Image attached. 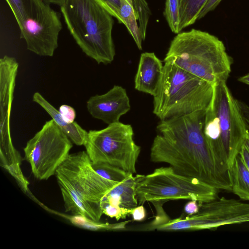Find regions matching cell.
Returning <instances> with one entry per match:
<instances>
[{
	"mask_svg": "<svg viewBox=\"0 0 249 249\" xmlns=\"http://www.w3.org/2000/svg\"><path fill=\"white\" fill-rule=\"evenodd\" d=\"M219 190L199 180L176 172L171 167H162L146 176L139 175L136 185L138 205L145 202L170 200H195L205 203L219 198Z\"/></svg>",
	"mask_w": 249,
	"mask_h": 249,
	"instance_id": "8992f818",
	"label": "cell"
},
{
	"mask_svg": "<svg viewBox=\"0 0 249 249\" xmlns=\"http://www.w3.org/2000/svg\"><path fill=\"white\" fill-rule=\"evenodd\" d=\"M200 202L195 200H191L187 203L184 208V212L189 215L197 213L200 208Z\"/></svg>",
	"mask_w": 249,
	"mask_h": 249,
	"instance_id": "f1b7e54d",
	"label": "cell"
},
{
	"mask_svg": "<svg viewBox=\"0 0 249 249\" xmlns=\"http://www.w3.org/2000/svg\"><path fill=\"white\" fill-rule=\"evenodd\" d=\"M20 29L27 49L41 56H53L58 46L59 35L62 29L59 13L50 4L44 2L32 17L24 20Z\"/></svg>",
	"mask_w": 249,
	"mask_h": 249,
	"instance_id": "8fae6325",
	"label": "cell"
},
{
	"mask_svg": "<svg viewBox=\"0 0 249 249\" xmlns=\"http://www.w3.org/2000/svg\"><path fill=\"white\" fill-rule=\"evenodd\" d=\"M163 68L164 65L154 53H142L135 77V89L154 96L162 78Z\"/></svg>",
	"mask_w": 249,
	"mask_h": 249,
	"instance_id": "5bb4252c",
	"label": "cell"
},
{
	"mask_svg": "<svg viewBox=\"0 0 249 249\" xmlns=\"http://www.w3.org/2000/svg\"><path fill=\"white\" fill-rule=\"evenodd\" d=\"M169 63L214 85L226 81L232 59L216 36L195 29L179 33L164 58Z\"/></svg>",
	"mask_w": 249,
	"mask_h": 249,
	"instance_id": "3957f363",
	"label": "cell"
},
{
	"mask_svg": "<svg viewBox=\"0 0 249 249\" xmlns=\"http://www.w3.org/2000/svg\"><path fill=\"white\" fill-rule=\"evenodd\" d=\"M60 7L68 29L83 53L98 64L111 63L115 55L113 17L96 0H64Z\"/></svg>",
	"mask_w": 249,
	"mask_h": 249,
	"instance_id": "277c9868",
	"label": "cell"
},
{
	"mask_svg": "<svg viewBox=\"0 0 249 249\" xmlns=\"http://www.w3.org/2000/svg\"><path fill=\"white\" fill-rule=\"evenodd\" d=\"M133 136L130 124L119 122L89 130L84 145L92 163H107L133 174L141 151Z\"/></svg>",
	"mask_w": 249,
	"mask_h": 249,
	"instance_id": "52a82bcc",
	"label": "cell"
},
{
	"mask_svg": "<svg viewBox=\"0 0 249 249\" xmlns=\"http://www.w3.org/2000/svg\"><path fill=\"white\" fill-rule=\"evenodd\" d=\"M249 223V203L224 197L201 203L197 213L164 220L152 229L161 231L214 230L226 225Z\"/></svg>",
	"mask_w": 249,
	"mask_h": 249,
	"instance_id": "9c48e42d",
	"label": "cell"
},
{
	"mask_svg": "<svg viewBox=\"0 0 249 249\" xmlns=\"http://www.w3.org/2000/svg\"><path fill=\"white\" fill-rule=\"evenodd\" d=\"M113 17L115 18L120 23L124 24L120 15V0H96Z\"/></svg>",
	"mask_w": 249,
	"mask_h": 249,
	"instance_id": "d4e9b609",
	"label": "cell"
},
{
	"mask_svg": "<svg viewBox=\"0 0 249 249\" xmlns=\"http://www.w3.org/2000/svg\"><path fill=\"white\" fill-rule=\"evenodd\" d=\"M55 175L58 183L66 185L83 200L101 208L103 198L119 183L99 175L84 151L69 154Z\"/></svg>",
	"mask_w": 249,
	"mask_h": 249,
	"instance_id": "30bf717a",
	"label": "cell"
},
{
	"mask_svg": "<svg viewBox=\"0 0 249 249\" xmlns=\"http://www.w3.org/2000/svg\"><path fill=\"white\" fill-rule=\"evenodd\" d=\"M203 133L218 164L230 174L234 159L245 144L248 129L241 103L232 96L226 81L213 86Z\"/></svg>",
	"mask_w": 249,
	"mask_h": 249,
	"instance_id": "7a4b0ae2",
	"label": "cell"
},
{
	"mask_svg": "<svg viewBox=\"0 0 249 249\" xmlns=\"http://www.w3.org/2000/svg\"><path fill=\"white\" fill-rule=\"evenodd\" d=\"M139 175L130 174L124 181L115 185L103 198L101 207L106 205L131 210L138 205L135 189Z\"/></svg>",
	"mask_w": 249,
	"mask_h": 249,
	"instance_id": "9a60e30c",
	"label": "cell"
},
{
	"mask_svg": "<svg viewBox=\"0 0 249 249\" xmlns=\"http://www.w3.org/2000/svg\"><path fill=\"white\" fill-rule=\"evenodd\" d=\"M130 214L134 221H141L146 216V211L142 205H139L131 209Z\"/></svg>",
	"mask_w": 249,
	"mask_h": 249,
	"instance_id": "83f0119b",
	"label": "cell"
},
{
	"mask_svg": "<svg viewBox=\"0 0 249 249\" xmlns=\"http://www.w3.org/2000/svg\"><path fill=\"white\" fill-rule=\"evenodd\" d=\"M222 0H208L204 7L201 11L198 19L204 17L209 12L214 10Z\"/></svg>",
	"mask_w": 249,
	"mask_h": 249,
	"instance_id": "f546056e",
	"label": "cell"
},
{
	"mask_svg": "<svg viewBox=\"0 0 249 249\" xmlns=\"http://www.w3.org/2000/svg\"><path fill=\"white\" fill-rule=\"evenodd\" d=\"M16 59L5 55L0 59V145H12L10 133V116L18 73Z\"/></svg>",
	"mask_w": 249,
	"mask_h": 249,
	"instance_id": "7c38bea8",
	"label": "cell"
},
{
	"mask_svg": "<svg viewBox=\"0 0 249 249\" xmlns=\"http://www.w3.org/2000/svg\"><path fill=\"white\" fill-rule=\"evenodd\" d=\"M239 154L245 165L249 171V150L245 144L242 147Z\"/></svg>",
	"mask_w": 249,
	"mask_h": 249,
	"instance_id": "4dcf8cb0",
	"label": "cell"
},
{
	"mask_svg": "<svg viewBox=\"0 0 249 249\" xmlns=\"http://www.w3.org/2000/svg\"><path fill=\"white\" fill-rule=\"evenodd\" d=\"M120 0L121 3L120 15L124 22V25L132 36L138 49L141 50L143 40L141 37L139 26L137 24L132 0Z\"/></svg>",
	"mask_w": 249,
	"mask_h": 249,
	"instance_id": "44dd1931",
	"label": "cell"
},
{
	"mask_svg": "<svg viewBox=\"0 0 249 249\" xmlns=\"http://www.w3.org/2000/svg\"><path fill=\"white\" fill-rule=\"evenodd\" d=\"M58 183L66 212L71 213L92 222L97 223L99 221L103 214L101 208L83 200L66 185L61 183Z\"/></svg>",
	"mask_w": 249,
	"mask_h": 249,
	"instance_id": "e0dca14e",
	"label": "cell"
},
{
	"mask_svg": "<svg viewBox=\"0 0 249 249\" xmlns=\"http://www.w3.org/2000/svg\"><path fill=\"white\" fill-rule=\"evenodd\" d=\"M206 110L160 121L150 149L154 162L169 164L177 173L219 190L231 191L230 175L219 165L203 133Z\"/></svg>",
	"mask_w": 249,
	"mask_h": 249,
	"instance_id": "6da1fadb",
	"label": "cell"
},
{
	"mask_svg": "<svg viewBox=\"0 0 249 249\" xmlns=\"http://www.w3.org/2000/svg\"><path fill=\"white\" fill-rule=\"evenodd\" d=\"M32 100L49 114L72 143L78 146L84 145L87 138L88 132L75 121L72 123H68L65 122L58 110L39 92L34 93Z\"/></svg>",
	"mask_w": 249,
	"mask_h": 249,
	"instance_id": "2e32d148",
	"label": "cell"
},
{
	"mask_svg": "<svg viewBox=\"0 0 249 249\" xmlns=\"http://www.w3.org/2000/svg\"><path fill=\"white\" fill-rule=\"evenodd\" d=\"M13 12L18 27L41 8L43 0H5Z\"/></svg>",
	"mask_w": 249,
	"mask_h": 249,
	"instance_id": "ffe728a7",
	"label": "cell"
},
{
	"mask_svg": "<svg viewBox=\"0 0 249 249\" xmlns=\"http://www.w3.org/2000/svg\"><path fill=\"white\" fill-rule=\"evenodd\" d=\"M72 147V142L52 119L27 142L23 150L34 176L42 180L55 174Z\"/></svg>",
	"mask_w": 249,
	"mask_h": 249,
	"instance_id": "ba28073f",
	"label": "cell"
},
{
	"mask_svg": "<svg viewBox=\"0 0 249 249\" xmlns=\"http://www.w3.org/2000/svg\"><path fill=\"white\" fill-rule=\"evenodd\" d=\"M243 110L248 129L247 137L245 142V145L249 150V111L244 106L243 107Z\"/></svg>",
	"mask_w": 249,
	"mask_h": 249,
	"instance_id": "1f68e13d",
	"label": "cell"
},
{
	"mask_svg": "<svg viewBox=\"0 0 249 249\" xmlns=\"http://www.w3.org/2000/svg\"><path fill=\"white\" fill-rule=\"evenodd\" d=\"M95 171L104 178L121 182L124 181L130 174L121 168L105 163H92Z\"/></svg>",
	"mask_w": 249,
	"mask_h": 249,
	"instance_id": "7402d4cb",
	"label": "cell"
},
{
	"mask_svg": "<svg viewBox=\"0 0 249 249\" xmlns=\"http://www.w3.org/2000/svg\"><path fill=\"white\" fill-rule=\"evenodd\" d=\"M58 111L64 120L68 123L74 122L76 117L75 109L70 106L62 105L59 108Z\"/></svg>",
	"mask_w": 249,
	"mask_h": 249,
	"instance_id": "4316f807",
	"label": "cell"
},
{
	"mask_svg": "<svg viewBox=\"0 0 249 249\" xmlns=\"http://www.w3.org/2000/svg\"><path fill=\"white\" fill-rule=\"evenodd\" d=\"M208 0H179L178 32L194 24Z\"/></svg>",
	"mask_w": 249,
	"mask_h": 249,
	"instance_id": "d6986e66",
	"label": "cell"
},
{
	"mask_svg": "<svg viewBox=\"0 0 249 249\" xmlns=\"http://www.w3.org/2000/svg\"><path fill=\"white\" fill-rule=\"evenodd\" d=\"M179 0H166L164 16L168 24L175 34H178Z\"/></svg>",
	"mask_w": 249,
	"mask_h": 249,
	"instance_id": "cb8c5ba5",
	"label": "cell"
},
{
	"mask_svg": "<svg viewBox=\"0 0 249 249\" xmlns=\"http://www.w3.org/2000/svg\"><path fill=\"white\" fill-rule=\"evenodd\" d=\"M214 85L169 63L154 97L153 113L160 121L206 110Z\"/></svg>",
	"mask_w": 249,
	"mask_h": 249,
	"instance_id": "5b68a950",
	"label": "cell"
},
{
	"mask_svg": "<svg viewBox=\"0 0 249 249\" xmlns=\"http://www.w3.org/2000/svg\"><path fill=\"white\" fill-rule=\"evenodd\" d=\"M231 191L241 200L249 201V171L239 154L230 168Z\"/></svg>",
	"mask_w": 249,
	"mask_h": 249,
	"instance_id": "ac0fdd59",
	"label": "cell"
},
{
	"mask_svg": "<svg viewBox=\"0 0 249 249\" xmlns=\"http://www.w3.org/2000/svg\"><path fill=\"white\" fill-rule=\"evenodd\" d=\"M86 106L92 117L108 125L120 122L121 116L131 108L125 89L118 85L103 94L91 96Z\"/></svg>",
	"mask_w": 249,
	"mask_h": 249,
	"instance_id": "4fadbf2b",
	"label": "cell"
},
{
	"mask_svg": "<svg viewBox=\"0 0 249 249\" xmlns=\"http://www.w3.org/2000/svg\"><path fill=\"white\" fill-rule=\"evenodd\" d=\"M238 81L241 83L249 85V73L240 77L238 79Z\"/></svg>",
	"mask_w": 249,
	"mask_h": 249,
	"instance_id": "d6a6232c",
	"label": "cell"
},
{
	"mask_svg": "<svg viewBox=\"0 0 249 249\" xmlns=\"http://www.w3.org/2000/svg\"><path fill=\"white\" fill-rule=\"evenodd\" d=\"M101 209L103 214L111 218H115L117 220L125 218L127 215L130 214L131 210L109 205L103 206Z\"/></svg>",
	"mask_w": 249,
	"mask_h": 249,
	"instance_id": "484cf974",
	"label": "cell"
},
{
	"mask_svg": "<svg viewBox=\"0 0 249 249\" xmlns=\"http://www.w3.org/2000/svg\"><path fill=\"white\" fill-rule=\"evenodd\" d=\"M139 29L143 41L145 39L146 30L151 12L146 0H132Z\"/></svg>",
	"mask_w": 249,
	"mask_h": 249,
	"instance_id": "603a6c76",
	"label": "cell"
},
{
	"mask_svg": "<svg viewBox=\"0 0 249 249\" xmlns=\"http://www.w3.org/2000/svg\"><path fill=\"white\" fill-rule=\"evenodd\" d=\"M45 2L49 4H54L61 6L64 0H43Z\"/></svg>",
	"mask_w": 249,
	"mask_h": 249,
	"instance_id": "836d02e7",
	"label": "cell"
}]
</instances>
